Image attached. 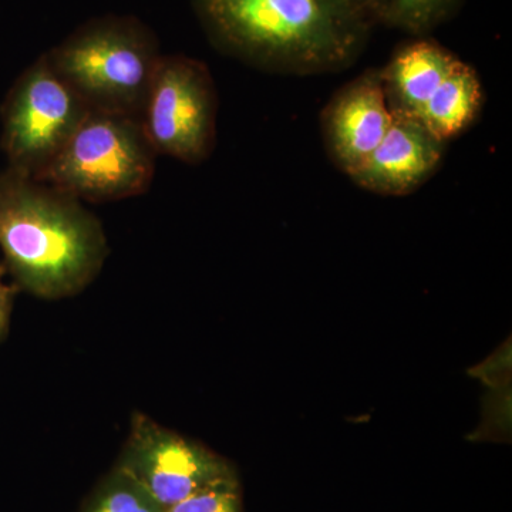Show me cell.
I'll return each instance as SVG.
<instances>
[{"mask_svg": "<svg viewBox=\"0 0 512 512\" xmlns=\"http://www.w3.org/2000/svg\"><path fill=\"white\" fill-rule=\"evenodd\" d=\"M0 249L15 285L50 301L84 291L109 255L82 201L9 167L0 171Z\"/></svg>", "mask_w": 512, "mask_h": 512, "instance_id": "obj_1", "label": "cell"}, {"mask_svg": "<svg viewBox=\"0 0 512 512\" xmlns=\"http://www.w3.org/2000/svg\"><path fill=\"white\" fill-rule=\"evenodd\" d=\"M221 49L256 69L338 73L359 59L372 25L343 0H197Z\"/></svg>", "mask_w": 512, "mask_h": 512, "instance_id": "obj_2", "label": "cell"}, {"mask_svg": "<svg viewBox=\"0 0 512 512\" xmlns=\"http://www.w3.org/2000/svg\"><path fill=\"white\" fill-rule=\"evenodd\" d=\"M47 57L90 110L140 121L161 55L140 23L114 18L87 23Z\"/></svg>", "mask_w": 512, "mask_h": 512, "instance_id": "obj_3", "label": "cell"}, {"mask_svg": "<svg viewBox=\"0 0 512 512\" xmlns=\"http://www.w3.org/2000/svg\"><path fill=\"white\" fill-rule=\"evenodd\" d=\"M157 156L140 121L90 110L37 180L82 202L126 200L150 188Z\"/></svg>", "mask_w": 512, "mask_h": 512, "instance_id": "obj_4", "label": "cell"}, {"mask_svg": "<svg viewBox=\"0 0 512 512\" xmlns=\"http://www.w3.org/2000/svg\"><path fill=\"white\" fill-rule=\"evenodd\" d=\"M89 111L49 57H39L16 79L0 111V147L8 167L39 178Z\"/></svg>", "mask_w": 512, "mask_h": 512, "instance_id": "obj_5", "label": "cell"}, {"mask_svg": "<svg viewBox=\"0 0 512 512\" xmlns=\"http://www.w3.org/2000/svg\"><path fill=\"white\" fill-rule=\"evenodd\" d=\"M218 97L207 64L187 56H161L140 124L158 156L187 164L210 158L217 141Z\"/></svg>", "mask_w": 512, "mask_h": 512, "instance_id": "obj_6", "label": "cell"}, {"mask_svg": "<svg viewBox=\"0 0 512 512\" xmlns=\"http://www.w3.org/2000/svg\"><path fill=\"white\" fill-rule=\"evenodd\" d=\"M117 467L147 491L163 512L222 478L237 476L225 458L134 413Z\"/></svg>", "mask_w": 512, "mask_h": 512, "instance_id": "obj_7", "label": "cell"}, {"mask_svg": "<svg viewBox=\"0 0 512 512\" xmlns=\"http://www.w3.org/2000/svg\"><path fill=\"white\" fill-rule=\"evenodd\" d=\"M392 121L379 69L366 70L340 87L322 111L329 157L350 177L379 146Z\"/></svg>", "mask_w": 512, "mask_h": 512, "instance_id": "obj_8", "label": "cell"}, {"mask_svg": "<svg viewBox=\"0 0 512 512\" xmlns=\"http://www.w3.org/2000/svg\"><path fill=\"white\" fill-rule=\"evenodd\" d=\"M444 150L446 143L419 119L393 116L386 136L350 178L373 194L403 197L419 190L437 173Z\"/></svg>", "mask_w": 512, "mask_h": 512, "instance_id": "obj_9", "label": "cell"}, {"mask_svg": "<svg viewBox=\"0 0 512 512\" xmlns=\"http://www.w3.org/2000/svg\"><path fill=\"white\" fill-rule=\"evenodd\" d=\"M460 60L427 37L397 49L389 63L379 69L384 96L393 116L417 119L431 94L439 89Z\"/></svg>", "mask_w": 512, "mask_h": 512, "instance_id": "obj_10", "label": "cell"}, {"mask_svg": "<svg viewBox=\"0 0 512 512\" xmlns=\"http://www.w3.org/2000/svg\"><path fill=\"white\" fill-rule=\"evenodd\" d=\"M484 106V89L471 64L457 63L421 109V124L443 143L473 126Z\"/></svg>", "mask_w": 512, "mask_h": 512, "instance_id": "obj_11", "label": "cell"}, {"mask_svg": "<svg viewBox=\"0 0 512 512\" xmlns=\"http://www.w3.org/2000/svg\"><path fill=\"white\" fill-rule=\"evenodd\" d=\"M80 512H163L126 471L114 467L90 494Z\"/></svg>", "mask_w": 512, "mask_h": 512, "instance_id": "obj_12", "label": "cell"}, {"mask_svg": "<svg viewBox=\"0 0 512 512\" xmlns=\"http://www.w3.org/2000/svg\"><path fill=\"white\" fill-rule=\"evenodd\" d=\"M461 0H390L386 25L423 37L446 22Z\"/></svg>", "mask_w": 512, "mask_h": 512, "instance_id": "obj_13", "label": "cell"}, {"mask_svg": "<svg viewBox=\"0 0 512 512\" xmlns=\"http://www.w3.org/2000/svg\"><path fill=\"white\" fill-rule=\"evenodd\" d=\"M164 512H242L238 478L235 476L215 481Z\"/></svg>", "mask_w": 512, "mask_h": 512, "instance_id": "obj_14", "label": "cell"}, {"mask_svg": "<svg viewBox=\"0 0 512 512\" xmlns=\"http://www.w3.org/2000/svg\"><path fill=\"white\" fill-rule=\"evenodd\" d=\"M5 265L0 264V340L5 338L9 330L10 315H12L13 301L20 289L15 284L5 281Z\"/></svg>", "mask_w": 512, "mask_h": 512, "instance_id": "obj_15", "label": "cell"}, {"mask_svg": "<svg viewBox=\"0 0 512 512\" xmlns=\"http://www.w3.org/2000/svg\"><path fill=\"white\" fill-rule=\"evenodd\" d=\"M370 25L386 22L390 0H343Z\"/></svg>", "mask_w": 512, "mask_h": 512, "instance_id": "obj_16", "label": "cell"}]
</instances>
